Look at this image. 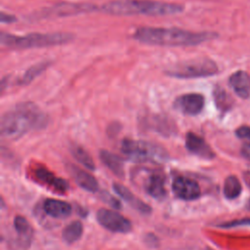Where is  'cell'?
Returning a JSON list of instances; mask_svg holds the SVG:
<instances>
[{
    "label": "cell",
    "instance_id": "1",
    "mask_svg": "<svg viewBox=\"0 0 250 250\" xmlns=\"http://www.w3.org/2000/svg\"><path fill=\"white\" fill-rule=\"evenodd\" d=\"M46 116L32 103H21L6 111L0 121L1 136L6 139H18L32 129L46 125Z\"/></svg>",
    "mask_w": 250,
    "mask_h": 250
},
{
    "label": "cell",
    "instance_id": "2",
    "mask_svg": "<svg viewBox=\"0 0 250 250\" xmlns=\"http://www.w3.org/2000/svg\"><path fill=\"white\" fill-rule=\"evenodd\" d=\"M215 36L212 32H192L176 27H140L134 33L136 40L159 46H192Z\"/></svg>",
    "mask_w": 250,
    "mask_h": 250
},
{
    "label": "cell",
    "instance_id": "3",
    "mask_svg": "<svg viewBox=\"0 0 250 250\" xmlns=\"http://www.w3.org/2000/svg\"><path fill=\"white\" fill-rule=\"evenodd\" d=\"M102 10L117 16H167L181 13L184 6L155 0H112L105 3Z\"/></svg>",
    "mask_w": 250,
    "mask_h": 250
},
{
    "label": "cell",
    "instance_id": "4",
    "mask_svg": "<svg viewBox=\"0 0 250 250\" xmlns=\"http://www.w3.org/2000/svg\"><path fill=\"white\" fill-rule=\"evenodd\" d=\"M72 35L63 32L53 33H30L23 36L14 35L10 33H1V44L12 49H29L42 48L54 45H60L69 42Z\"/></svg>",
    "mask_w": 250,
    "mask_h": 250
},
{
    "label": "cell",
    "instance_id": "5",
    "mask_svg": "<svg viewBox=\"0 0 250 250\" xmlns=\"http://www.w3.org/2000/svg\"><path fill=\"white\" fill-rule=\"evenodd\" d=\"M122 152L136 162H163L168 158L166 150L153 143L125 139L121 145Z\"/></svg>",
    "mask_w": 250,
    "mask_h": 250
},
{
    "label": "cell",
    "instance_id": "6",
    "mask_svg": "<svg viewBox=\"0 0 250 250\" xmlns=\"http://www.w3.org/2000/svg\"><path fill=\"white\" fill-rule=\"evenodd\" d=\"M218 71L217 64L208 59H199L180 62L166 70L167 75L181 79L199 78L214 75Z\"/></svg>",
    "mask_w": 250,
    "mask_h": 250
},
{
    "label": "cell",
    "instance_id": "7",
    "mask_svg": "<svg viewBox=\"0 0 250 250\" xmlns=\"http://www.w3.org/2000/svg\"><path fill=\"white\" fill-rule=\"evenodd\" d=\"M97 221L104 229L120 233H127L132 229L131 222L116 211L102 208L97 212Z\"/></svg>",
    "mask_w": 250,
    "mask_h": 250
},
{
    "label": "cell",
    "instance_id": "8",
    "mask_svg": "<svg viewBox=\"0 0 250 250\" xmlns=\"http://www.w3.org/2000/svg\"><path fill=\"white\" fill-rule=\"evenodd\" d=\"M174 194L183 200H194L200 196L201 190L197 182L185 176L175 178L172 184Z\"/></svg>",
    "mask_w": 250,
    "mask_h": 250
},
{
    "label": "cell",
    "instance_id": "9",
    "mask_svg": "<svg viewBox=\"0 0 250 250\" xmlns=\"http://www.w3.org/2000/svg\"><path fill=\"white\" fill-rule=\"evenodd\" d=\"M14 228L17 232L16 238L12 245L15 250H26L31 243L33 237V229L29 222L21 216H17L14 219Z\"/></svg>",
    "mask_w": 250,
    "mask_h": 250
},
{
    "label": "cell",
    "instance_id": "10",
    "mask_svg": "<svg viewBox=\"0 0 250 250\" xmlns=\"http://www.w3.org/2000/svg\"><path fill=\"white\" fill-rule=\"evenodd\" d=\"M143 187L146 193L155 199H161L166 195L165 176L160 171H146L143 177Z\"/></svg>",
    "mask_w": 250,
    "mask_h": 250
},
{
    "label": "cell",
    "instance_id": "11",
    "mask_svg": "<svg viewBox=\"0 0 250 250\" xmlns=\"http://www.w3.org/2000/svg\"><path fill=\"white\" fill-rule=\"evenodd\" d=\"M175 107L188 115L198 114L204 107V97L198 93H188L177 98Z\"/></svg>",
    "mask_w": 250,
    "mask_h": 250
},
{
    "label": "cell",
    "instance_id": "12",
    "mask_svg": "<svg viewBox=\"0 0 250 250\" xmlns=\"http://www.w3.org/2000/svg\"><path fill=\"white\" fill-rule=\"evenodd\" d=\"M186 146L188 150L199 157L212 159L215 156L214 151L204 141V139L192 132L188 133L186 136Z\"/></svg>",
    "mask_w": 250,
    "mask_h": 250
},
{
    "label": "cell",
    "instance_id": "13",
    "mask_svg": "<svg viewBox=\"0 0 250 250\" xmlns=\"http://www.w3.org/2000/svg\"><path fill=\"white\" fill-rule=\"evenodd\" d=\"M112 188L114 191L123 199L125 200L131 207L136 209L138 212L142 214H148L151 211L150 206H148L146 203H145L142 199H140L137 195H135L128 188L125 186L114 183L112 185Z\"/></svg>",
    "mask_w": 250,
    "mask_h": 250
},
{
    "label": "cell",
    "instance_id": "14",
    "mask_svg": "<svg viewBox=\"0 0 250 250\" xmlns=\"http://www.w3.org/2000/svg\"><path fill=\"white\" fill-rule=\"evenodd\" d=\"M67 170L79 187L90 192H95L98 190L99 184L90 173L73 164H68Z\"/></svg>",
    "mask_w": 250,
    "mask_h": 250
},
{
    "label": "cell",
    "instance_id": "15",
    "mask_svg": "<svg viewBox=\"0 0 250 250\" xmlns=\"http://www.w3.org/2000/svg\"><path fill=\"white\" fill-rule=\"evenodd\" d=\"M229 85L234 93L242 99L250 97V75L242 70L234 72L229 77Z\"/></svg>",
    "mask_w": 250,
    "mask_h": 250
},
{
    "label": "cell",
    "instance_id": "16",
    "mask_svg": "<svg viewBox=\"0 0 250 250\" xmlns=\"http://www.w3.org/2000/svg\"><path fill=\"white\" fill-rule=\"evenodd\" d=\"M45 213L55 219H64L71 214V206L62 200L49 198L43 204Z\"/></svg>",
    "mask_w": 250,
    "mask_h": 250
},
{
    "label": "cell",
    "instance_id": "17",
    "mask_svg": "<svg viewBox=\"0 0 250 250\" xmlns=\"http://www.w3.org/2000/svg\"><path fill=\"white\" fill-rule=\"evenodd\" d=\"M100 158L104 162V164L116 176L123 177L124 175V164L122 159L116 154L107 151L105 149H102L100 151Z\"/></svg>",
    "mask_w": 250,
    "mask_h": 250
},
{
    "label": "cell",
    "instance_id": "18",
    "mask_svg": "<svg viewBox=\"0 0 250 250\" xmlns=\"http://www.w3.org/2000/svg\"><path fill=\"white\" fill-rule=\"evenodd\" d=\"M35 175L40 182L48 186H51L60 191H64L68 188V185L64 180L57 178L54 174H52L50 171L46 170L45 168H41V167L38 168L35 171Z\"/></svg>",
    "mask_w": 250,
    "mask_h": 250
},
{
    "label": "cell",
    "instance_id": "19",
    "mask_svg": "<svg viewBox=\"0 0 250 250\" xmlns=\"http://www.w3.org/2000/svg\"><path fill=\"white\" fill-rule=\"evenodd\" d=\"M241 190H242V187L237 177L231 175L225 180L223 191H224V195L228 199H234L238 197L241 193Z\"/></svg>",
    "mask_w": 250,
    "mask_h": 250
},
{
    "label": "cell",
    "instance_id": "20",
    "mask_svg": "<svg viewBox=\"0 0 250 250\" xmlns=\"http://www.w3.org/2000/svg\"><path fill=\"white\" fill-rule=\"evenodd\" d=\"M83 232V225L80 221H74L68 224L62 230V238L66 243H74L77 241Z\"/></svg>",
    "mask_w": 250,
    "mask_h": 250
},
{
    "label": "cell",
    "instance_id": "21",
    "mask_svg": "<svg viewBox=\"0 0 250 250\" xmlns=\"http://www.w3.org/2000/svg\"><path fill=\"white\" fill-rule=\"evenodd\" d=\"M71 153L74 156V158L78 160V162H80L82 165H84L87 169L95 170L96 166L92 157L83 147L79 146H74L71 147Z\"/></svg>",
    "mask_w": 250,
    "mask_h": 250
},
{
    "label": "cell",
    "instance_id": "22",
    "mask_svg": "<svg viewBox=\"0 0 250 250\" xmlns=\"http://www.w3.org/2000/svg\"><path fill=\"white\" fill-rule=\"evenodd\" d=\"M48 64H49L48 62H39L35 65H32L31 67H29L24 72L22 77L20 79V83L21 84H27V83L31 82L36 76H38L48 66Z\"/></svg>",
    "mask_w": 250,
    "mask_h": 250
},
{
    "label": "cell",
    "instance_id": "23",
    "mask_svg": "<svg viewBox=\"0 0 250 250\" xmlns=\"http://www.w3.org/2000/svg\"><path fill=\"white\" fill-rule=\"evenodd\" d=\"M101 195H102V196H101L102 199H103L104 202H106L107 204H109L112 208H115V209H120V208H121V204H120L119 200H117L114 196L110 195L108 192L103 191V192L101 193Z\"/></svg>",
    "mask_w": 250,
    "mask_h": 250
},
{
    "label": "cell",
    "instance_id": "24",
    "mask_svg": "<svg viewBox=\"0 0 250 250\" xmlns=\"http://www.w3.org/2000/svg\"><path fill=\"white\" fill-rule=\"evenodd\" d=\"M243 226H250V218L234 220V221L227 222L220 225L221 228H235V227H243Z\"/></svg>",
    "mask_w": 250,
    "mask_h": 250
},
{
    "label": "cell",
    "instance_id": "25",
    "mask_svg": "<svg viewBox=\"0 0 250 250\" xmlns=\"http://www.w3.org/2000/svg\"><path fill=\"white\" fill-rule=\"evenodd\" d=\"M228 96L227 94L225 93V91H223L222 89L220 90H217L216 91V94H215V100H216V103L218 104L219 107H222V108H225L227 106V101H228Z\"/></svg>",
    "mask_w": 250,
    "mask_h": 250
},
{
    "label": "cell",
    "instance_id": "26",
    "mask_svg": "<svg viewBox=\"0 0 250 250\" xmlns=\"http://www.w3.org/2000/svg\"><path fill=\"white\" fill-rule=\"evenodd\" d=\"M235 134L238 138L250 141V127L249 126H241L236 129Z\"/></svg>",
    "mask_w": 250,
    "mask_h": 250
},
{
    "label": "cell",
    "instance_id": "27",
    "mask_svg": "<svg viewBox=\"0 0 250 250\" xmlns=\"http://www.w3.org/2000/svg\"><path fill=\"white\" fill-rule=\"evenodd\" d=\"M0 20H1V22H6V23H10V22H13L16 21V18L12 15H8L4 12H1V17H0Z\"/></svg>",
    "mask_w": 250,
    "mask_h": 250
},
{
    "label": "cell",
    "instance_id": "28",
    "mask_svg": "<svg viewBox=\"0 0 250 250\" xmlns=\"http://www.w3.org/2000/svg\"><path fill=\"white\" fill-rule=\"evenodd\" d=\"M241 153H242V155H243L245 158H247V159L250 160V143H248V144H246V145H244V146H242V148H241Z\"/></svg>",
    "mask_w": 250,
    "mask_h": 250
}]
</instances>
